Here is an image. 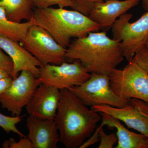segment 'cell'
<instances>
[{"instance_id": "obj_1", "label": "cell", "mask_w": 148, "mask_h": 148, "mask_svg": "<svg viewBox=\"0 0 148 148\" xmlns=\"http://www.w3.org/2000/svg\"><path fill=\"white\" fill-rule=\"evenodd\" d=\"M101 119L99 113L89 110L69 89L60 90L54 120L59 132L60 142L66 148H79L95 130Z\"/></svg>"}, {"instance_id": "obj_2", "label": "cell", "mask_w": 148, "mask_h": 148, "mask_svg": "<svg viewBox=\"0 0 148 148\" xmlns=\"http://www.w3.org/2000/svg\"><path fill=\"white\" fill-rule=\"evenodd\" d=\"M120 44L106 31L91 32L72 41L66 48V59L79 60L90 73L109 75L124 58Z\"/></svg>"}, {"instance_id": "obj_3", "label": "cell", "mask_w": 148, "mask_h": 148, "mask_svg": "<svg viewBox=\"0 0 148 148\" xmlns=\"http://www.w3.org/2000/svg\"><path fill=\"white\" fill-rule=\"evenodd\" d=\"M34 24L42 27L63 47L67 48L73 38L86 36L98 32L101 27L77 11L64 8L34 9Z\"/></svg>"}, {"instance_id": "obj_4", "label": "cell", "mask_w": 148, "mask_h": 148, "mask_svg": "<svg viewBox=\"0 0 148 148\" xmlns=\"http://www.w3.org/2000/svg\"><path fill=\"white\" fill-rule=\"evenodd\" d=\"M131 14L125 13L116 19L112 27L113 39L120 42L123 57L128 62L146 45L148 38V11L133 22Z\"/></svg>"}, {"instance_id": "obj_5", "label": "cell", "mask_w": 148, "mask_h": 148, "mask_svg": "<svg viewBox=\"0 0 148 148\" xmlns=\"http://www.w3.org/2000/svg\"><path fill=\"white\" fill-rule=\"evenodd\" d=\"M111 87L120 98L137 99L148 103V74L134 61L110 75Z\"/></svg>"}, {"instance_id": "obj_6", "label": "cell", "mask_w": 148, "mask_h": 148, "mask_svg": "<svg viewBox=\"0 0 148 148\" xmlns=\"http://www.w3.org/2000/svg\"><path fill=\"white\" fill-rule=\"evenodd\" d=\"M68 89L86 106L103 105L123 108L130 103V100L120 98L114 93L109 76L104 74L91 73L86 81Z\"/></svg>"}, {"instance_id": "obj_7", "label": "cell", "mask_w": 148, "mask_h": 148, "mask_svg": "<svg viewBox=\"0 0 148 148\" xmlns=\"http://www.w3.org/2000/svg\"><path fill=\"white\" fill-rule=\"evenodd\" d=\"M20 44L36 58L42 66L60 65L66 59V48L59 45L45 29L33 24Z\"/></svg>"}, {"instance_id": "obj_8", "label": "cell", "mask_w": 148, "mask_h": 148, "mask_svg": "<svg viewBox=\"0 0 148 148\" xmlns=\"http://www.w3.org/2000/svg\"><path fill=\"white\" fill-rule=\"evenodd\" d=\"M88 73L79 60L71 63L66 61L60 65L47 64L40 67L37 78L40 84L56 88L59 90L69 89L79 85L90 78Z\"/></svg>"}, {"instance_id": "obj_9", "label": "cell", "mask_w": 148, "mask_h": 148, "mask_svg": "<svg viewBox=\"0 0 148 148\" xmlns=\"http://www.w3.org/2000/svg\"><path fill=\"white\" fill-rule=\"evenodd\" d=\"M40 84L36 77L31 72L21 71L1 96V107L12 112V116H20L22 109L29 104Z\"/></svg>"}, {"instance_id": "obj_10", "label": "cell", "mask_w": 148, "mask_h": 148, "mask_svg": "<svg viewBox=\"0 0 148 148\" xmlns=\"http://www.w3.org/2000/svg\"><path fill=\"white\" fill-rule=\"evenodd\" d=\"M141 0H106L95 3L90 7L88 17L97 23L101 29L112 28L116 19L138 5Z\"/></svg>"}, {"instance_id": "obj_11", "label": "cell", "mask_w": 148, "mask_h": 148, "mask_svg": "<svg viewBox=\"0 0 148 148\" xmlns=\"http://www.w3.org/2000/svg\"><path fill=\"white\" fill-rule=\"evenodd\" d=\"M60 98V90L40 84L26 107L27 113L29 115L37 118L54 120Z\"/></svg>"}, {"instance_id": "obj_12", "label": "cell", "mask_w": 148, "mask_h": 148, "mask_svg": "<svg viewBox=\"0 0 148 148\" xmlns=\"http://www.w3.org/2000/svg\"><path fill=\"white\" fill-rule=\"evenodd\" d=\"M0 48L13 61L14 68L11 77L13 79L18 76L19 72L24 70L31 72L38 77L41 64L18 42L0 35Z\"/></svg>"}, {"instance_id": "obj_13", "label": "cell", "mask_w": 148, "mask_h": 148, "mask_svg": "<svg viewBox=\"0 0 148 148\" xmlns=\"http://www.w3.org/2000/svg\"><path fill=\"white\" fill-rule=\"evenodd\" d=\"M29 138L33 148H57L60 142L54 120L42 119L29 115L26 121Z\"/></svg>"}, {"instance_id": "obj_14", "label": "cell", "mask_w": 148, "mask_h": 148, "mask_svg": "<svg viewBox=\"0 0 148 148\" xmlns=\"http://www.w3.org/2000/svg\"><path fill=\"white\" fill-rule=\"evenodd\" d=\"M90 109L97 112L108 114L123 122L127 127L137 130L148 139V118L130 102L123 108L102 105L93 106Z\"/></svg>"}, {"instance_id": "obj_15", "label": "cell", "mask_w": 148, "mask_h": 148, "mask_svg": "<svg viewBox=\"0 0 148 148\" xmlns=\"http://www.w3.org/2000/svg\"><path fill=\"white\" fill-rule=\"evenodd\" d=\"M106 125L116 129L118 144L116 148H148V139L143 134L131 132L120 121L108 114L99 113Z\"/></svg>"}, {"instance_id": "obj_16", "label": "cell", "mask_w": 148, "mask_h": 148, "mask_svg": "<svg viewBox=\"0 0 148 148\" xmlns=\"http://www.w3.org/2000/svg\"><path fill=\"white\" fill-rule=\"evenodd\" d=\"M0 7L9 20L17 23L31 20L35 8L33 0H0Z\"/></svg>"}, {"instance_id": "obj_17", "label": "cell", "mask_w": 148, "mask_h": 148, "mask_svg": "<svg viewBox=\"0 0 148 148\" xmlns=\"http://www.w3.org/2000/svg\"><path fill=\"white\" fill-rule=\"evenodd\" d=\"M34 24L33 18L23 23L10 21L7 17L3 9L0 7V35L20 42L29 27Z\"/></svg>"}, {"instance_id": "obj_18", "label": "cell", "mask_w": 148, "mask_h": 148, "mask_svg": "<svg viewBox=\"0 0 148 148\" xmlns=\"http://www.w3.org/2000/svg\"><path fill=\"white\" fill-rule=\"evenodd\" d=\"M24 116H8L0 113V127L8 134L12 132L19 135L20 138L26 137L16 126V125L21 122Z\"/></svg>"}, {"instance_id": "obj_19", "label": "cell", "mask_w": 148, "mask_h": 148, "mask_svg": "<svg viewBox=\"0 0 148 148\" xmlns=\"http://www.w3.org/2000/svg\"><path fill=\"white\" fill-rule=\"evenodd\" d=\"M35 8H46L52 5H58L60 8H71L72 0H33Z\"/></svg>"}, {"instance_id": "obj_20", "label": "cell", "mask_w": 148, "mask_h": 148, "mask_svg": "<svg viewBox=\"0 0 148 148\" xmlns=\"http://www.w3.org/2000/svg\"><path fill=\"white\" fill-rule=\"evenodd\" d=\"M105 1L106 0H72V6L71 8L88 16L92 4Z\"/></svg>"}, {"instance_id": "obj_21", "label": "cell", "mask_w": 148, "mask_h": 148, "mask_svg": "<svg viewBox=\"0 0 148 148\" xmlns=\"http://www.w3.org/2000/svg\"><path fill=\"white\" fill-rule=\"evenodd\" d=\"M102 127L99 131L100 134V145L99 148H112L118 141L117 136L115 133L106 134Z\"/></svg>"}, {"instance_id": "obj_22", "label": "cell", "mask_w": 148, "mask_h": 148, "mask_svg": "<svg viewBox=\"0 0 148 148\" xmlns=\"http://www.w3.org/2000/svg\"><path fill=\"white\" fill-rule=\"evenodd\" d=\"M132 61L138 64L148 74V46L145 45L135 53Z\"/></svg>"}, {"instance_id": "obj_23", "label": "cell", "mask_w": 148, "mask_h": 148, "mask_svg": "<svg viewBox=\"0 0 148 148\" xmlns=\"http://www.w3.org/2000/svg\"><path fill=\"white\" fill-rule=\"evenodd\" d=\"M5 148H33L30 140L27 137H21L18 142H16L13 138L6 140L2 145Z\"/></svg>"}, {"instance_id": "obj_24", "label": "cell", "mask_w": 148, "mask_h": 148, "mask_svg": "<svg viewBox=\"0 0 148 148\" xmlns=\"http://www.w3.org/2000/svg\"><path fill=\"white\" fill-rule=\"evenodd\" d=\"M13 61L8 55L3 53L0 48V69H3L10 74L13 71Z\"/></svg>"}, {"instance_id": "obj_25", "label": "cell", "mask_w": 148, "mask_h": 148, "mask_svg": "<svg viewBox=\"0 0 148 148\" xmlns=\"http://www.w3.org/2000/svg\"><path fill=\"white\" fill-rule=\"evenodd\" d=\"M106 125V122L103 120H102V123L101 124L99 125V127H98L96 130L95 132L93 133L92 136L87 141L84 142L83 144L79 148H86L88 147H90V146L92 145H94L97 143H98V141H100V134H99V131H100V129L102 127H103V126Z\"/></svg>"}, {"instance_id": "obj_26", "label": "cell", "mask_w": 148, "mask_h": 148, "mask_svg": "<svg viewBox=\"0 0 148 148\" xmlns=\"http://www.w3.org/2000/svg\"><path fill=\"white\" fill-rule=\"evenodd\" d=\"M130 102L148 118V103L137 99H131Z\"/></svg>"}, {"instance_id": "obj_27", "label": "cell", "mask_w": 148, "mask_h": 148, "mask_svg": "<svg viewBox=\"0 0 148 148\" xmlns=\"http://www.w3.org/2000/svg\"><path fill=\"white\" fill-rule=\"evenodd\" d=\"M13 80V78L11 76L5 77L0 79V98L8 89Z\"/></svg>"}, {"instance_id": "obj_28", "label": "cell", "mask_w": 148, "mask_h": 148, "mask_svg": "<svg viewBox=\"0 0 148 148\" xmlns=\"http://www.w3.org/2000/svg\"><path fill=\"white\" fill-rule=\"evenodd\" d=\"M11 76L8 72L6 71L3 69H0V79L5 77Z\"/></svg>"}, {"instance_id": "obj_29", "label": "cell", "mask_w": 148, "mask_h": 148, "mask_svg": "<svg viewBox=\"0 0 148 148\" xmlns=\"http://www.w3.org/2000/svg\"><path fill=\"white\" fill-rule=\"evenodd\" d=\"M142 2V6L144 10L148 11V0H141Z\"/></svg>"}, {"instance_id": "obj_30", "label": "cell", "mask_w": 148, "mask_h": 148, "mask_svg": "<svg viewBox=\"0 0 148 148\" xmlns=\"http://www.w3.org/2000/svg\"><path fill=\"white\" fill-rule=\"evenodd\" d=\"M145 45L148 46V38L147 39V42H146Z\"/></svg>"}]
</instances>
